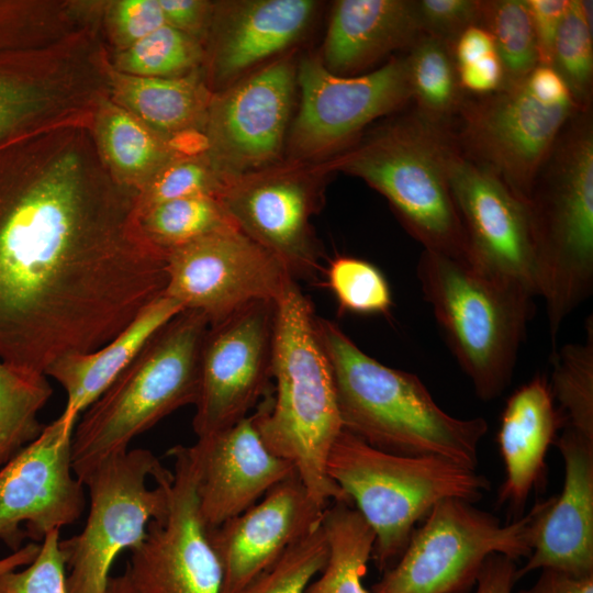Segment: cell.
I'll use <instances>...</instances> for the list:
<instances>
[{
  "mask_svg": "<svg viewBox=\"0 0 593 593\" xmlns=\"http://www.w3.org/2000/svg\"><path fill=\"white\" fill-rule=\"evenodd\" d=\"M580 110L574 101H546L526 77L485 96L465 98L448 125L458 149L528 202L558 136Z\"/></svg>",
  "mask_w": 593,
  "mask_h": 593,
  "instance_id": "8fae6325",
  "label": "cell"
},
{
  "mask_svg": "<svg viewBox=\"0 0 593 593\" xmlns=\"http://www.w3.org/2000/svg\"><path fill=\"white\" fill-rule=\"evenodd\" d=\"M516 571L515 560L500 553L490 555L477 577L474 593H512Z\"/></svg>",
  "mask_w": 593,
  "mask_h": 593,
  "instance_id": "bcb514c9",
  "label": "cell"
},
{
  "mask_svg": "<svg viewBox=\"0 0 593 593\" xmlns=\"http://www.w3.org/2000/svg\"><path fill=\"white\" fill-rule=\"evenodd\" d=\"M166 24L186 33L199 32L209 20L210 3L198 0H158Z\"/></svg>",
  "mask_w": 593,
  "mask_h": 593,
  "instance_id": "7dc6e473",
  "label": "cell"
},
{
  "mask_svg": "<svg viewBox=\"0 0 593 593\" xmlns=\"http://www.w3.org/2000/svg\"><path fill=\"white\" fill-rule=\"evenodd\" d=\"M300 105L288 132V161L331 158L368 124L411 100L405 57L391 58L361 76L331 72L322 59L303 57L296 66Z\"/></svg>",
  "mask_w": 593,
  "mask_h": 593,
  "instance_id": "7c38bea8",
  "label": "cell"
},
{
  "mask_svg": "<svg viewBox=\"0 0 593 593\" xmlns=\"http://www.w3.org/2000/svg\"><path fill=\"white\" fill-rule=\"evenodd\" d=\"M295 87L296 66L286 57L212 97L204 153L227 181L280 163Z\"/></svg>",
  "mask_w": 593,
  "mask_h": 593,
  "instance_id": "2e32d148",
  "label": "cell"
},
{
  "mask_svg": "<svg viewBox=\"0 0 593 593\" xmlns=\"http://www.w3.org/2000/svg\"><path fill=\"white\" fill-rule=\"evenodd\" d=\"M526 80L535 94L546 101H574L566 82L551 66L537 65Z\"/></svg>",
  "mask_w": 593,
  "mask_h": 593,
  "instance_id": "f907efd6",
  "label": "cell"
},
{
  "mask_svg": "<svg viewBox=\"0 0 593 593\" xmlns=\"http://www.w3.org/2000/svg\"><path fill=\"white\" fill-rule=\"evenodd\" d=\"M537 296L551 338L593 291V120L578 111L558 136L528 199Z\"/></svg>",
  "mask_w": 593,
  "mask_h": 593,
  "instance_id": "277c9868",
  "label": "cell"
},
{
  "mask_svg": "<svg viewBox=\"0 0 593 593\" xmlns=\"http://www.w3.org/2000/svg\"><path fill=\"white\" fill-rule=\"evenodd\" d=\"M103 143L111 161L128 174L143 175L154 168L161 169L174 157L169 149L178 150L174 141L163 144L132 114L114 109L103 125Z\"/></svg>",
  "mask_w": 593,
  "mask_h": 593,
  "instance_id": "d590c367",
  "label": "cell"
},
{
  "mask_svg": "<svg viewBox=\"0 0 593 593\" xmlns=\"http://www.w3.org/2000/svg\"><path fill=\"white\" fill-rule=\"evenodd\" d=\"M105 593H137L126 571L120 575H111Z\"/></svg>",
  "mask_w": 593,
  "mask_h": 593,
  "instance_id": "f5cc1de1",
  "label": "cell"
},
{
  "mask_svg": "<svg viewBox=\"0 0 593 593\" xmlns=\"http://www.w3.org/2000/svg\"><path fill=\"white\" fill-rule=\"evenodd\" d=\"M563 424L544 376H535L507 399L497 433L505 467L497 503L506 505L514 519L522 516L532 491L546 488L547 451Z\"/></svg>",
  "mask_w": 593,
  "mask_h": 593,
  "instance_id": "603a6c76",
  "label": "cell"
},
{
  "mask_svg": "<svg viewBox=\"0 0 593 593\" xmlns=\"http://www.w3.org/2000/svg\"><path fill=\"white\" fill-rule=\"evenodd\" d=\"M479 26L491 35L504 69V83L525 78L539 65L526 0H482Z\"/></svg>",
  "mask_w": 593,
  "mask_h": 593,
  "instance_id": "d6a6232c",
  "label": "cell"
},
{
  "mask_svg": "<svg viewBox=\"0 0 593 593\" xmlns=\"http://www.w3.org/2000/svg\"><path fill=\"white\" fill-rule=\"evenodd\" d=\"M200 58L192 37L168 24L130 45L121 57V67L133 76L171 77Z\"/></svg>",
  "mask_w": 593,
  "mask_h": 593,
  "instance_id": "74e56055",
  "label": "cell"
},
{
  "mask_svg": "<svg viewBox=\"0 0 593 593\" xmlns=\"http://www.w3.org/2000/svg\"><path fill=\"white\" fill-rule=\"evenodd\" d=\"M118 91L147 125L179 136L197 134L194 128L206 122L212 99L192 77L121 76Z\"/></svg>",
  "mask_w": 593,
  "mask_h": 593,
  "instance_id": "4316f807",
  "label": "cell"
},
{
  "mask_svg": "<svg viewBox=\"0 0 593 593\" xmlns=\"http://www.w3.org/2000/svg\"><path fill=\"white\" fill-rule=\"evenodd\" d=\"M324 511L293 473L242 514L208 528L222 569L221 593L244 589L321 524Z\"/></svg>",
  "mask_w": 593,
  "mask_h": 593,
  "instance_id": "ffe728a7",
  "label": "cell"
},
{
  "mask_svg": "<svg viewBox=\"0 0 593 593\" xmlns=\"http://www.w3.org/2000/svg\"><path fill=\"white\" fill-rule=\"evenodd\" d=\"M209 325L198 311L179 312L82 412L71 439L72 468L80 481L100 461L128 450L135 437L172 412L194 405Z\"/></svg>",
  "mask_w": 593,
  "mask_h": 593,
  "instance_id": "5b68a950",
  "label": "cell"
},
{
  "mask_svg": "<svg viewBox=\"0 0 593 593\" xmlns=\"http://www.w3.org/2000/svg\"><path fill=\"white\" fill-rule=\"evenodd\" d=\"M52 394L45 374L0 359V467L43 432L38 413Z\"/></svg>",
  "mask_w": 593,
  "mask_h": 593,
  "instance_id": "f546056e",
  "label": "cell"
},
{
  "mask_svg": "<svg viewBox=\"0 0 593 593\" xmlns=\"http://www.w3.org/2000/svg\"><path fill=\"white\" fill-rule=\"evenodd\" d=\"M326 470L373 530L371 559L381 572L400 558L416 525L438 502L474 503L491 488L475 469L438 456L391 454L345 429L332 445Z\"/></svg>",
  "mask_w": 593,
  "mask_h": 593,
  "instance_id": "ba28073f",
  "label": "cell"
},
{
  "mask_svg": "<svg viewBox=\"0 0 593 593\" xmlns=\"http://www.w3.org/2000/svg\"><path fill=\"white\" fill-rule=\"evenodd\" d=\"M38 549L40 544L31 542L1 558L0 577L31 563L36 557Z\"/></svg>",
  "mask_w": 593,
  "mask_h": 593,
  "instance_id": "816d5d0a",
  "label": "cell"
},
{
  "mask_svg": "<svg viewBox=\"0 0 593 593\" xmlns=\"http://www.w3.org/2000/svg\"><path fill=\"white\" fill-rule=\"evenodd\" d=\"M451 52L457 67L494 53L496 49L489 32L479 25H473L457 37Z\"/></svg>",
  "mask_w": 593,
  "mask_h": 593,
  "instance_id": "681fc988",
  "label": "cell"
},
{
  "mask_svg": "<svg viewBox=\"0 0 593 593\" xmlns=\"http://www.w3.org/2000/svg\"><path fill=\"white\" fill-rule=\"evenodd\" d=\"M328 174L324 161H280L228 180L220 200L237 227L295 280L311 277L321 258L311 219L321 206Z\"/></svg>",
  "mask_w": 593,
  "mask_h": 593,
  "instance_id": "4fadbf2b",
  "label": "cell"
},
{
  "mask_svg": "<svg viewBox=\"0 0 593 593\" xmlns=\"http://www.w3.org/2000/svg\"><path fill=\"white\" fill-rule=\"evenodd\" d=\"M456 68L460 87L469 94H490L505 81L503 65L496 52Z\"/></svg>",
  "mask_w": 593,
  "mask_h": 593,
  "instance_id": "ee69618b",
  "label": "cell"
},
{
  "mask_svg": "<svg viewBox=\"0 0 593 593\" xmlns=\"http://www.w3.org/2000/svg\"><path fill=\"white\" fill-rule=\"evenodd\" d=\"M505 525L493 514L460 499L438 502L414 529L400 558L370 593H467L493 553L513 560L532 552L535 519L545 505Z\"/></svg>",
  "mask_w": 593,
  "mask_h": 593,
  "instance_id": "30bf717a",
  "label": "cell"
},
{
  "mask_svg": "<svg viewBox=\"0 0 593 593\" xmlns=\"http://www.w3.org/2000/svg\"><path fill=\"white\" fill-rule=\"evenodd\" d=\"M315 317L311 302L292 280L276 301L275 385L251 414L266 446L293 465L310 497L325 510L333 502H351L326 470L343 424Z\"/></svg>",
  "mask_w": 593,
  "mask_h": 593,
  "instance_id": "7a4b0ae2",
  "label": "cell"
},
{
  "mask_svg": "<svg viewBox=\"0 0 593 593\" xmlns=\"http://www.w3.org/2000/svg\"><path fill=\"white\" fill-rule=\"evenodd\" d=\"M168 455L174 458L168 512L149 523L125 571L137 593H221V564L199 510L194 450L177 445Z\"/></svg>",
  "mask_w": 593,
  "mask_h": 593,
  "instance_id": "ac0fdd59",
  "label": "cell"
},
{
  "mask_svg": "<svg viewBox=\"0 0 593 593\" xmlns=\"http://www.w3.org/2000/svg\"><path fill=\"white\" fill-rule=\"evenodd\" d=\"M80 171L64 154L0 201V359L43 374L108 344L167 286L137 202Z\"/></svg>",
  "mask_w": 593,
  "mask_h": 593,
  "instance_id": "6da1fadb",
  "label": "cell"
},
{
  "mask_svg": "<svg viewBox=\"0 0 593 593\" xmlns=\"http://www.w3.org/2000/svg\"><path fill=\"white\" fill-rule=\"evenodd\" d=\"M164 294L209 324L258 301L276 302L295 280L270 251L237 226L217 231L166 254Z\"/></svg>",
  "mask_w": 593,
  "mask_h": 593,
  "instance_id": "5bb4252c",
  "label": "cell"
},
{
  "mask_svg": "<svg viewBox=\"0 0 593 593\" xmlns=\"http://www.w3.org/2000/svg\"><path fill=\"white\" fill-rule=\"evenodd\" d=\"M450 142L447 125L414 111L324 164L328 172L355 176L381 193L425 250L469 262L448 179Z\"/></svg>",
  "mask_w": 593,
  "mask_h": 593,
  "instance_id": "52a82bcc",
  "label": "cell"
},
{
  "mask_svg": "<svg viewBox=\"0 0 593 593\" xmlns=\"http://www.w3.org/2000/svg\"><path fill=\"white\" fill-rule=\"evenodd\" d=\"M327 279L343 311L355 314H387L392 306L387 279L367 260L339 256L331 261Z\"/></svg>",
  "mask_w": 593,
  "mask_h": 593,
  "instance_id": "8d00e7d4",
  "label": "cell"
},
{
  "mask_svg": "<svg viewBox=\"0 0 593 593\" xmlns=\"http://www.w3.org/2000/svg\"><path fill=\"white\" fill-rule=\"evenodd\" d=\"M328 359L343 429L401 456H438L477 469L483 417L458 418L441 410L414 373L390 368L362 351L339 326L315 317Z\"/></svg>",
  "mask_w": 593,
  "mask_h": 593,
  "instance_id": "3957f363",
  "label": "cell"
},
{
  "mask_svg": "<svg viewBox=\"0 0 593 593\" xmlns=\"http://www.w3.org/2000/svg\"><path fill=\"white\" fill-rule=\"evenodd\" d=\"M115 23L131 45L166 25V20L158 0H124L116 5Z\"/></svg>",
  "mask_w": 593,
  "mask_h": 593,
  "instance_id": "b9f144b4",
  "label": "cell"
},
{
  "mask_svg": "<svg viewBox=\"0 0 593 593\" xmlns=\"http://www.w3.org/2000/svg\"><path fill=\"white\" fill-rule=\"evenodd\" d=\"M182 310L176 300L163 294L101 348L69 355L52 363L45 376L65 390V410L80 416L132 362L148 339Z\"/></svg>",
  "mask_w": 593,
  "mask_h": 593,
  "instance_id": "484cf974",
  "label": "cell"
},
{
  "mask_svg": "<svg viewBox=\"0 0 593 593\" xmlns=\"http://www.w3.org/2000/svg\"><path fill=\"white\" fill-rule=\"evenodd\" d=\"M447 166L469 262L517 282L537 296L528 203L490 170L465 156L452 137Z\"/></svg>",
  "mask_w": 593,
  "mask_h": 593,
  "instance_id": "d6986e66",
  "label": "cell"
},
{
  "mask_svg": "<svg viewBox=\"0 0 593 593\" xmlns=\"http://www.w3.org/2000/svg\"><path fill=\"white\" fill-rule=\"evenodd\" d=\"M227 179L204 152L172 158L156 172L144 195L138 199V213L155 204L192 195L220 198Z\"/></svg>",
  "mask_w": 593,
  "mask_h": 593,
  "instance_id": "f35d334b",
  "label": "cell"
},
{
  "mask_svg": "<svg viewBox=\"0 0 593 593\" xmlns=\"http://www.w3.org/2000/svg\"><path fill=\"white\" fill-rule=\"evenodd\" d=\"M275 313L276 302L258 301L209 325L192 419L197 439L246 418L271 391Z\"/></svg>",
  "mask_w": 593,
  "mask_h": 593,
  "instance_id": "9a60e30c",
  "label": "cell"
},
{
  "mask_svg": "<svg viewBox=\"0 0 593 593\" xmlns=\"http://www.w3.org/2000/svg\"><path fill=\"white\" fill-rule=\"evenodd\" d=\"M327 556L328 544L321 522L237 593H305Z\"/></svg>",
  "mask_w": 593,
  "mask_h": 593,
  "instance_id": "e575fe53",
  "label": "cell"
},
{
  "mask_svg": "<svg viewBox=\"0 0 593 593\" xmlns=\"http://www.w3.org/2000/svg\"><path fill=\"white\" fill-rule=\"evenodd\" d=\"M213 52V75L235 81L253 66L296 42L317 2L312 0H240L221 5Z\"/></svg>",
  "mask_w": 593,
  "mask_h": 593,
  "instance_id": "cb8c5ba5",
  "label": "cell"
},
{
  "mask_svg": "<svg viewBox=\"0 0 593 593\" xmlns=\"http://www.w3.org/2000/svg\"><path fill=\"white\" fill-rule=\"evenodd\" d=\"M424 299L482 401L511 383L534 312L525 287L472 264L423 250L416 268Z\"/></svg>",
  "mask_w": 593,
  "mask_h": 593,
  "instance_id": "8992f818",
  "label": "cell"
},
{
  "mask_svg": "<svg viewBox=\"0 0 593 593\" xmlns=\"http://www.w3.org/2000/svg\"><path fill=\"white\" fill-rule=\"evenodd\" d=\"M78 418L64 410L0 467V539L13 551L24 537L41 542L83 513L85 485L75 474L71 454Z\"/></svg>",
  "mask_w": 593,
  "mask_h": 593,
  "instance_id": "e0dca14e",
  "label": "cell"
},
{
  "mask_svg": "<svg viewBox=\"0 0 593 593\" xmlns=\"http://www.w3.org/2000/svg\"><path fill=\"white\" fill-rule=\"evenodd\" d=\"M322 524L328 556L305 593H370L362 584L374 545V533L369 524L348 502L329 504Z\"/></svg>",
  "mask_w": 593,
  "mask_h": 593,
  "instance_id": "83f0119b",
  "label": "cell"
},
{
  "mask_svg": "<svg viewBox=\"0 0 593 593\" xmlns=\"http://www.w3.org/2000/svg\"><path fill=\"white\" fill-rule=\"evenodd\" d=\"M535 38L539 65H551L556 35L562 21L568 0H526Z\"/></svg>",
  "mask_w": 593,
  "mask_h": 593,
  "instance_id": "7bdbcfd3",
  "label": "cell"
},
{
  "mask_svg": "<svg viewBox=\"0 0 593 593\" xmlns=\"http://www.w3.org/2000/svg\"><path fill=\"white\" fill-rule=\"evenodd\" d=\"M423 33L452 47L468 27L479 25L482 0H414Z\"/></svg>",
  "mask_w": 593,
  "mask_h": 593,
  "instance_id": "60d3db41",
  "label": "cell"
},
{
  "mask_svg": "<svg viewBox=\"0 0 593 593\" xmlns=\"http://www.w3.org/2000/svg\"><path fill=\"white\" fill-rule=\"evenodd\" d=\"M174 473L148 449L109 457L81 479L89 511L80 533L61 540L68 593H105L116 557L135 549L169 507Z\"/></svg>",
  "mask_w": 593,
  "mask_h": 593,
  "instance_id": "9c48e42d",
  "label": "cell"
},
{
  "mask_svg": "<svg viewBox=\"0 0 593 593\" xmlns=\"http://www.w3.org/2000/svg\"><path fill=\"white\" fill-rule=\"evenodd\" d=\"M37 103L38 96L32 88L0 79V134L29 115Z\"/></svg>",
  "mask_w": 593,
  "mask_h": 593,
  "instance_id": "f6af8a7d",
  "label": "cell"
},
{
  "mask_svg": "<svg viewBox=\"0 0 593 593\" xmlns=\"http://www.w3.org/2000/svg\"><path fill=\"white\" fill-rule=\"evenodd\" d=\"M550 390L559 403L563 428L593 439V320L585 323V338L567 344L553 356Z\"/></svg>",
  "mask_w": 593,
  "mask_h": 593,
  "instance_id": "1f68e13d",
  "label": "cell"
},
{
  "mask_svg": "<svg viewBox=\"0 0 593 593\" xmlns=\"http://www.w3.org/2000/svg\"><path fill=\"white\" fill-rule=\"evenodd\" d=\"M555 445L563 459V486L535 519L532 552L517 568V581L538 569L593 574V439L563 428Z\"/></svg>",
  "mask_w": 593,
  "mask_h": 593,
  "instance_id": "7402d4cb",
  "label": "cell"
},
{
  "mask_svg": "<svg viewBox=\"0 0 593 593\" xmlns=\"http://www.w3.org/2000/svg\"><path fill=\"white\" fill-rule=\"evenodd\" d=\"M422 33L414 0H339L331 12L321 59L336 75L358 71L394 51L409 49Z\"/></svg>",
  "mask_w": 593,
  "mask_h": 593,
  "instance_id": "d4e9b609",
  "label": "cell"
},
{
  "mask_svg": "<svg viewBox=\"0 0 593 593\" xmlns=\"http://www.w3.org/2000/svg\"><path fill=\"white\" fill-rule=\"evenodd\" d=\"M59 532L44 537L31 563L0 577V593H68Z\"/></svg>",
  "mask_w": 593,
  "mask_h": 593,
  "instance_id": "ab89813d",
  "label": "cell"
},
{
  "mask_svg": "<svg viewBox=\"0 0 593 593\" xmlns=\"http://www.w3.org/2000/svg\"><path fill=\"white\" fill-rule=\"evenodd\" d=\"M192 448L199 510L206 528L242 514L296 473L289 460L266 446L253 414L223 432L197 439Z\"/></svg>",
  "mask_w": 593,
  "mask_h": 593,
  "instance_id": "44dd1931",
  "label": "cell"
},
{
  "mask_svg": "<svg viewBox=\"0 0 593 593\" xmlns=\"http://www.w3.org/2000/svg\"><path fill=\"white\" fill-rule=\"evenodd\" d=\"M138 215L146 237L166 254L209 234L237 226L220 198L212 195L161 202Z\"/></svg>",
  "mask_w": 593,
  "mask_h": 593,
  "instance_id": "4dcf8cb0",
  "label": "cell"
},
{
  "mask_svg": "<svg viewBox=\"0 0 593 593\" xmlns=\"http://www.w3.org/2000/svg\"><path fill=\"white\" fill-rule=\"evenodd\" d=\"M518 593H593V574L577 577L555 569H541L538 580Z\"/></svg>",
  "mask_w": 593,
  "mask_h": 593,
  "instance_id": "c3c4849f",
  "label": "cell"
},
{
  "mask_svg": "<svg viewBox=\"0 0 593 593\" xmlns=\"http://www.w3.org/2000/svg\"><path fill=\"white\" fill-rule=\"evenodd\" d=\"M563 79L580 110H590L593 88V38L588 2L568 0L550 65Z\"/></svg>",
  "mask_w": 593,
  "mask_h": 593,
  "instance_id": "836d02e7",
  "label": "cell"
},
{
  "mask_svg": "<svg viewBox=\"0 0 593 593\" xmlns=\"http://www.w3.org/2000/svg\"><path fill=\"white\" fill-rule=\"evenodd\" d=\"M407 51L404 57L415 111L432 122L448 126L467 96L459 83L451 47L422 33Z\"/></svg>",
  "mask_w": 593,
  "mask_h": 593,
  "instance_id": "f1b7e54d",
  "label": "cell"
}]
</instances>
